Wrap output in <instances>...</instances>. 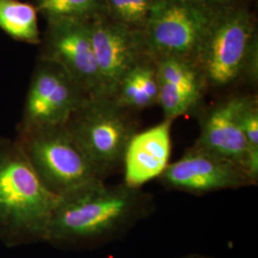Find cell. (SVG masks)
<instances>
[{
    "instance_id": "6da1fadb",
    "label": "cell",
    "mask_w": 258,
    "mask_h": 258,
    "mask_svg": "<svg viewBox=\"0 0 258 258\" xmlns=\"http://www.w3.org/2000/svg\"><path fill=\"white\" fill-rule=\"evenodd\" d=\"M138 188L107 186L98 178L57 196L47 239H95L132 220L140 206Z\"/></svg>"
},
{
    "instance_id": "7a4b0ae2",
    "label": "cell",
    "mask_w": 258,
    "mask_h": 258,
    "mask_svg": "<svg viewBox=\"0 0 258 258\" xmlns=\"http://www.w3.org/2000/svg\"><path fill=\"white\" fill-rule=\"evenodd\" d=\"M56 201L18 142L0 139V233L47 239Z\"/></svg>"
},
{
    "instance_id": "3957f363",
    "label": "cell",
    "mask_w": 258,
    "mask_h": 258,
    "mask_svg": "<svg viewBox=\"0 0 258 258\" xmlns=\"http://www.w3.org/2000/svg\"><path fill=\"white\" fill-rule=\"evenodd\" d=\"M65 125L102 178L122 163L136 133L126 109L110 97L87 98Z\"/></svg>"
},
{
    "instance_id": "277c9868",
    "label": "cell",
    "mask_w": 258,
    "mask_h": 258,
    "mask_svg": "<svg viewBox=\"0 0 258 258\" xmlns=\"http://www.w3.org/2000/svg\"><path fill=\"white\" fill-rule=\"evenodd\" d=\"M217 11L199 0H155L145 32L146 51L159 58H195Z\"/></svg>"
},
{
    "instance_id": "5b68a950",
    "label": "cell",
    "mask_w": 258,
    "mask_h": 258,
    "mask_svg": "<svg viewBox=\"0 0 258 258\" xmlns=\"http://www.w3.org/2000/svg\"><path fill=\"white\" fill-rule=\"evenodd\" d=\"M256 45L253 21L247 10L217 11L194 63L205 83L225 87L246 73Z\"/></svg>"
},
{
    "instance_id": "8992f818",
    "label": "cell",
    "mask_w": 258,
    "mask_h": 258,
    "mask_svg": "<svg viewBox=\"0 0 258 258\" xmlns=\"http://www.w3.org/2000/svg\"><path fill=\"white\" fill-rule=\"evenodd\" d=\"M16 141L42 183L57 196L102 179L66 125L19 132Z\"/></svg>"
},
{
    "instance_id": "52a82bcc",
    "label": "cell",
    "mask_w": 258,
    "mask_h": 258,
    "mask_svg": "<svg viewBox=\"0 0 258 258\" xmlns=\"http://www.w3.org/2000/svg\"><path fill=\"white\" fill-rule=\"evenodd\" d=\"M39 45L40 59L61 68L88 97H106L93 50L88 20H48Z\"/></svg>"
},
{
    "instance_id": "ba28073f",
    "label": "cell",
    "mask_w": 258,
    "mask_h": 258,
    "mask_svg": "<svg viewBox=\"0 0 258 258\" xmlns=\"http://www.w3.org/2000/svg\"><path fill=\"white\" fill-rule=\"evenodd\" d=\"M87 98L61 68L40 59L29 85L19 132L65 125Z\"/></svg>"
},
{
    "instance_id": "9c48e42d",
    "label": "cell",
    "mask_w": 258,
    "mask_h": 258,
    "mask_svg": "<svg viewBox=\"0 0 258 258\" xmlns=\"http://www.w3.org/2000/svg\"><path fill=\"white\" fill-rule=\"evenodd\" d=\"M88 28L104 94L112 98L124 75L141 62L146 50L143 36L103 14L89 19Z\"/></svg>"
},
{
    "instance_id": "30bf717a",
    "label": "cell",
    "mask_w": 258,
    "mask_h": 258,
    "mask_svg": "<svg viewBox=\"0 0 258 258\" xmlns=\"http://www.w3.org/2000/svg\"><path fill=\"white\" fill-rule=\"evenodd\" d=\"M160 178L172 188L192 194L237 188L250 184L240 166L195 146L169 164Z\"/></svg>"
},
{
    "instance_id": "8fae6325",
    "label": "cell",
    "mask_w": 258,
    "mask_h": 258,
    "mask_svg": "<svg viewBox=\"0 0 258 258\" xmlns=\"http://www.w3.org/2000/svg\"><path fill=\"white\" fill-rule=\"evenodd\" d=\"M171 125L172 120L165 119L133 135L122 159L124 184L139 188L163 174L170 164Z\"/></svg>"
},
{
    "instance_id": "7c38bea8",
    "label": "cell",
    "mask_w": 258,
    "mask_h": 258,
    "mask_svg": "<svg viewBox=\"0 0 258 258\" xmlns=\"http://www.w3.org/2000/svg\"><path fill=\"white\" fill-rule=\"evenodd\" d=\"M246 99L242 96L232 97L213 107L205 117L195 144V147L230 161L243 170L247 143L240 123V114Z\"/></svg>"
},
{
    "instance_id": "4fadbf2b",
    "label": "cell",
    "mask_w": 258,
    "mask_h": 258,
    "mask_svg": "<svg viewBox=\"0 0 258 258\" xmlns=\"http://www.w3.org/2000/svg\"><path fill=\"white\" fill-rule=\"evenodd\" d=\"M158 93L155 67L141 61L124 75L112 98L125 109H144L158 103Z\"/></svg>"
},
{
    "instance_id": "5bb4252c",
    "label": "cell",
    "mask_w": 258,
    "mask_h": 258,
    "mask_svg": "<svg viewBox=\"0 0 258 258\" xmlns=\"http://www.w3.org/2000/svg\"><path fill=\"white\" fill-rule=\"evenodd\" d=\"M37 9L21 0H0V30L14 40L39 45L41 34Z\"/></svg>"
},
{
    "instance_id": "9a60e30c",
    "label": "cell",
    "mask_w": 258,
    "mask_h": 258,
    "mask_svg": "<svg viewBox=\"0 0 258 258\" xmlns=\"http://www.w3.org/2000/svg\"><path fill=\"white\" fill-rule=\"evenodd\" d=\"M155 69L159 82L170 84L200 100L206 83L192 60L173 56L163 57L158 59Z\"/></svg>"
},
{
    "instance_id": "2e32d148",
    "label": "cell",
    "mask_w": 258,
    "mask_h": 258,
    "mask_svg": "<svg viewBox=\"0 0 258 258\" xmlns=\"http://www.w3.org/2000/svg\"><path fill=\"white\" fill-rule=\"evenodd\" d=\"M38 14L47 21L71 19L89 20L103 14L105 0H35Z\"/></svg>"
},
{
    "instance_id": "e0dca14e",
    "label": "cell",
    "mask_w": 258,
    "mask_h": 258,
    "mask_svg": "<svg viewBox=\"0 0 258 258\" xmlns=\"http://www.w3.org/2000/svg\"><path fill=\"white\" fill-rule=\"evenodd\" d=\"M240 123L247 143L244 171L250 184L258 179V107L256 101L247 97L240 114Z\"/></svg>"
},
{
    "instance_id": "ac0fdd59",
    "label": "cell",
    "mask_w": 258,
    "mask_h": 258,
    "mask_svg": "<svg viewBox=\"0 0 258 258\" xmlns=\"http://www.w3.org/2000/svg\"><path fill=\"white\" fill-rule=\"evenodd\" d=\"M155 0H105L114 19L129 27L145 26Z\"/></svg>"
},
{
    "instance_id": "d6986e66",
    "label": "cell",
    "mask_w": 258,
    "mask_h": 258,
    "mask_svg": "<svg viewBox=\"0 0 258 258\" xmlns=\"http://www.w3.org/2000/svg\"><path fill=\"white\" fill-rule=\"evenodd\" d=\"M158 103L165 114V119L173 120L187 113L199 100L174 86L158 81Z\"/></svg>"
},
{
    "instance_id": "ffe728a7",
    "label": "cell",
    "mask_w": 258,
    "mask_h": 258,
    "mask_svg": "<svg viewBox=\"0 0 258 258\" xmlns=\"http://www.w3.org/2000/svg\"><path fill=\"white\" fill-rule=\"evenodd\" d=\"M199 1H202L209 5L213 6V5H217V4H228V3H231L235 0H199Z\"/></svg>"
}]
</instances>
